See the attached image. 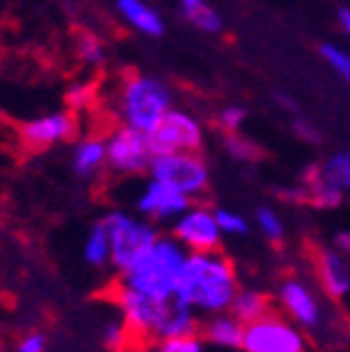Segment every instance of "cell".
Listing matches in <instances>:
<instances>
[{
    "label": "cell",
    "instance_id": "cell-6",
    "mask_svg": "<svg viewBox=\"0 0 350 352\" xmlns=\"http://www.w3.org/2000/svg\"><path fill=\"white\" fill-rule=\"evenodd\" d=\"M243 352H307L304 330L279 311H267L262 318L245 323Z\"/></svg>",
    "mask_w": 350,
    "mask_h": 352
},
{
    "label": "cell",
    "instance_id": "cell-23",
    "mask_svg": "<svg viewBox=\"0 0 350 352\" xmlns=\"http://www.w3.org/2000/svg\"><path fill=\"white\" fill-rule=\"evenodd\" d=\"M321 171L340 191H350V152H336L326 164H321Z\"/></svg>",
    "mask_w": 350,
    "mask_h": 352
},
{
    "label": "cell",
    "instance_id": "cell-10",
    "mask_svg": "<svg viewBox=\"0 0 350 352\" xmlns=\"http://www.w3.org/2000/svg\"><path fill=\"white\" fill-rule=\"evenodd\" d=\"M172 235L184 245L186 252H214L220 248V232L216 210L203 204H192L172 223Z\"/></svg>",
    "mask_w": 350,
    "mask_h": 352
},
{
    "label": "cell",
    "instance_id": "cell-27",
    "mask_svg": "<svg viewBox=\"0 0 350 352\" xmlns=\"http://www.w3.org/2000/svg\"><path fill=\"white\" fill-rule=\"evenodd\" d=\"M66 105L69 110H86L96 103V86L93 81H76L72 86L66 88V96H64Z\"/></svg>",
    "mask_w": 350,
    "mask_h": 352
},
{
    "label": "cell",
    "instance_id": "cell-36",
    "mask_svg": "<svg viewBox=\"0 0 350 352\" xmlns=\"http://www.w3.org/2000/svg\"><path fill=\"white\" fill-rule=\"evenodd\" d=\"M277 100H279V103H282V105H285V108H294V100H291V98H287V96H282V94H279V96H277Z\"/></svg>",
    "mask_w": 350,
    "mask_h": 352
},
{
    "label": "cell",
    "instance_id": "cell-24",
    "mask_svg": "<svg viewBox=\"0 0 350 352\" xmlns=\"http://www.w3.org/2000/svg\"><path fill=\"white\" fill-rule=\"evenodd\" d=\"M225 152L238 162H255L260 157L258 144L247 140L240 132H225V142H223Z\"/></svg>",
    "mask_w": 350,
    "mask_h": 352
},
{
    "label": "cell",
    "instance_id": "cell-13",
    "mask_svg": "<svg viewBox=\"0 0 350 352\" xmlns=\"http://www.w3.org/2000/svg\"><path fill=\"white\" fill-rule=\"evenodd\" d=\"M76 132V118L69 110H56L47 116L32 118L22 125V142L32 149H44L69 140Z\"/></svg>",
    "mask_w": 350,
    "mask_h": 352
},
{
    "label": "cell",
    "instance_id": "cell-29",
    "mask_svg": "<svg viewBox=\"0 0 350 352\" xmlns=\"http://www.w3.org/2000/svg\"><path fill=\"white\" fill-rule=\"evenodd\" d=\"M321 56L329 61L331 69H333L345 83H350V54L348 52L338 50L336 44H321Z\"/></svg>",
    "mask_w": 350,
    "mask_h": 352
},
{
    "label": "cell",
    "instance_id": "cell-9",
    "mask_svg": "<svg viewBox=\"0 0 350 352\" xmlns=\"http://www.w3.org/2000/svg\"><path fill=\"white\" fill-rule=\"evenodd\" d=\"M105 149H108V166L125 176L143 174L154 160L147 132L125 125V122L105 138Z\"/></svg>",
    "mask_w": 350,
    "mask_h": 352
},
{
    "label": "cell",
    "instance_id": "cell-5",
    "mask_svg": "<svg viewBox=\"0 0 350 352\" xmlns=\"http://www.w3.org/2000/svg\"><path fill=\"white\" fill-rule=\"evenodd\" d=\"M113 301L121 311L125 328L130 330L132 340L154 342L162 338V323H165L169 298H165V301L152 298L118 279V284L113 286Z\"/></svg>",
    "mask_w": 350,
    "mask_h": 352
},
{
    "label": "cell",
    "instance_id": "cell-26",
    "mask_svg": "<svg viewBox=\"0 0 350 352\" xmlns=\"http://www.w3.org/2000/svg\"><path fill=\"white\" fill-rule=\"evenodd\" d=\"M216 220H218L220 232L230 237H245L250 232V220L245 218L243 213L238 210H230V208H216Z\"/></svg>",
    "mask_w": 350,
    "mask_h": 352
},
{
    "label": "cell",
    "instance_id": "cell-34",
    "mask_svg": "<svg viewBox=\"0 0 350 352\" xmlns=\"http://www.w3.org/2000/svg\"><path fill=\"white\" fill-rule=\"evenodd\" d=\"M333 245H336V250H338V252H343L345 257H350V232H338Z\"/></svg>",
    "mask_w": 350,
    "mask_h": 352
},
{
    "label": "cell",
    "instance_id": "cell-22",
    "mask_svg": "<svg viewBox=\"0 0 350 352\" xmlns=\"http://www.w3.org/2000/svg\"><path fill=\"white\" fill-rule=\"evenodd\" d=\"M150 352H208V342L201 338V333H189L150 342Z\"/></svg>",
    "mask_w": 350,
    "mask_h": 352
},
{
    "label": "cell",
    "instance_id": "cell-17",
    "mask_svg": "<svg viewBox=\"0 0 350 352\" xmlns=\"http://www.w3.org/2000/svg\"><path fill=\"white\" fill-rule=\"evenodd\" d=\"M72 166L79 176L91 179L99 174L103 166H108V149H105V140L99 135H86V138L76 140L72 152Z\"/></svg>",
    "mask_w": 350,
    "mask_h": 352
},
{
    "label": "cell",
    "instance_id": "cell-18",
    "mask_svg": "<svg viewBox=\"0 0 350 352\" xmlns=\"http://www.w3.org/2000/svg\"><path fill=\"white\" fill-rule=\"evenodd\" d=\"M301 184L309 188V204L321 206V208H336L345 198V191H340L338 186H333V184L323 176L321 166H309V169L304 171Z\"/></svg>",
    "mask_w": 350,
    "mask_h": 352
},
{
    "label": "cell",
    "instance_id": "cell-20",
    "mask_svg": "<svg viewBox=\"0 0 350 352\" xmlns=\"http://www.w3.org/2000/svg\"><path fill=\"white\" fill-rule=\"evenodd\" d=\"M81 252H83V262L96 267V270H103V267L110 264V237L103 220L93 223L91 230L86 232Z\"/></svg>",
    "mask_w": 350,
    "mask_h": 352
},
{
    "label": "cell",
    "instance_id": "cell-12",
    "mask_svg": "<svg viewBox=\"0 0 350 352\" xmlns=\"http://www.w3.org/2000/svg\"><path fill=\"white\" fill-rule=\"evenodd\" d=\"M194 201L189 196H184L181 191H176L174 186L165 182H157L150 176V182L143 186V191L135 198V210L143 218L152 220V223H174L181 213H184Z\"/></svg>",
    "mask_w": 350,
    "mask_h": 352
},
{
    "label": "cell",
    "instance_id": "cell-28",
    "mask_svg": "<svg viewBox=\"0 0 350 352\" xmlns=\"http://www.w3.org/2000/svg\"><path fill=\"white\" fill-rule=\"evenodd\" d=\"M76 50H79V59L88 66H101L105 61V44L96 34H81Z\"/></svg>",
    "mask_w": 350,
    "mask_h": 352
},
{
    "label": "cell",
    "instance_id": "cell-15",
    "mask_svg": "<svg viewBox=\"0 0 350 352\" xmlns=\"http://www.w3.org/2000/svg\"><path fill=\"white\" fill-rule=\"evenodd\" d=\"M201 338L208 345L220 347V350H240L243 345V333H245V323L240 318L225 311V314L206 316L198 328Z\"/></svg>",
    "mask_w": 350,
    "mask_h": 352
},
{
    "label": "cell",
    "instance_id": "cell-1",
    "mask_svg": "<svg viewBox=\"0 0 350 352\" xmlns=\"http://www.w3.org/2000/svg\"><path fill=\"white\" fill-rule=\"evenodd\" d=\"M238 289L240 284H238L236 264L220 250L189 252L179 272L174 296L206 318V316L230 311Z\"/></svg>",
    "mask_w": 350,
    "mask_h": 352
},
{
    "label": "cell",
    "instance_id": "cell-35",
    "mask_svg": "<svg viewBox=\"0 0 350 352\" xmlns=\"http://www.w3.org/2000/svg\"><path fill=\"white\" fill-rule=\"evenodd\" d=\"M338 20H340V25H343V30L350 34V8H343V10L338 12Z\"/></svg>",
    "mask_w": 350,
    "mask_h": 352
},
{
    "label": "cell",
    "instance_id": "cell-16",
    "mask_svg": "<svg viewBox=\"0 0 350 352\" xmlns=\"http://www.w3.org/2000/svg\"><path fill=\"white\" fill-rule=\"evenodd\" d=\"M115 8L123 20L145 37H162L165 34V20L145 0H115Z\"/></svg>",
    "mask_w": 350,
    "mask_h": 352
},
{
    "label": "cell",
    "instance_id": "cell-11",
    "mask_svg": "<svg viewBox=\"0 0 350 352\" xmlns=\"http://www.w3.org/2000/svg\"><path fill=\"white\" fill-rule=\"evenodd\" d=\"M277 301L282 314L291 318L301 330H318L323 323V306L316 292L304 279L289 276L279 284Z\"/></svg>",
    "mask_w": 350,
    "mask_h": 352
},
{
    "label": "cell",
    "instance_id": "cell-33",
    "mask_svg": "<svg viewBox=\"0 0 350 352\" xmlns=\"http://www.w3.org/2000/svg\"><path fill=\"white\" fill-rule=\"evenodd\" d=\"M294 132L299 135L301 140H307V142H318V140H321V132H318L316 127H313L311 122H307V120H296L294 122Z\"/></svg>",
    "mask_w": 350,
    "mask_h": 352
},
{
    "label": "cell",
    "instance_id": "cell-21",
    "mask_svg": "<svg viewBox=\"0 0 350 352\" xmlns=\"http://www.w3.org/2000/svg\"><path fill=\"white\" fill-rule=\"evenodd\" d=\"M179 10L186 20L192 22L194 28L201 32H220L223 30V20L214 10V6H208V0H179Z\"/></svg>",
    "mask_w": 350,
    "mask_h": 352
},
{
    "label": "cell",
    "instance_id": "cell-31",
    "mask_svg": "<svg viewBox=\"0 0 350 352\" xmlns=\"http://www.w3.org/2000/svg\"><path fill=\"white\" fill-rule=\"evenodd\" d=\"M245 118H247L245 108H240V105H225L218 113V125L223 127L225 132H240Z\"/></svg>",
    "mask_w": 350,
    "mask_h": 352
},
{
    "label": "cell",
    "instance_id": "cell-30",
    "mask_svg": "<svg viewBox=\"0 0 350 352\" xmlns=\"http://www.w3.org/2000/svg\"><path fill=\"white\" fill-rule=\"evenodd\" d=\"M103 342L110 347V350H123V347L127 345V342L132 340L130 338V330L125 328V323H123V318L118 320H108V323L103 325Z\"/></svg>",
    "mask_w": 350,
    "mask_h": 352
},
{
    "label": "cell",
    "instance_id": "cell-4",
    "mask_svg": "<svg viewBox=\"0 0 350 352\" xmlns=\"http://www.w3.org/2000/svg\"><path fill=\"white\" fill-rule=\"evenodd\" d=\"M103 223L110 237V267H115L121 274L130 270L159 237L157 223L143 218L140 213L135 215L127 210H110Z\"/></svg>",
    "mask_w": 350,
    "mask_h": 352
},
{
    "label": "cell",
    "instance_id": "cell-14",
    "mask_svg": "<svg viewBox=\"0 0 350 352\" xmlns=\"http://www.w3.org/2000/svg\"><path fill=\"white\" fill-rule=\"evenodd\" d=\"M316 276L323 294L336 301L345 298L350 294V264L343 252L338 250H318L316 254Z\"/></svg>",
    "mask_w": 350,
    "mask_h": 352
},
{
    "label": "cell",
    "instance_id": "cell-32",
    "mask_svg": "<svg viewBox=\"0 0 350 352\" xmlns=\"http://www.w3.org/2000/svg\"><path fill=\"white\" fill-rule=\"evenodd\" d=\"M15 352H47V340H44L42 333H28L17 342Z\"/></svg>",
    "mask_w": 350,
    "mask_h": 352
},
{
    "label": "cell",
    "instance_id": "cell-3",
    "mask_svg": "<svg viewBox=\"0 0 350 352\" xmlns=\"http://www.w3.org/2000/svg\"><path fill=\"white\" fill-rule=\"evenodd\" d=\"M172 108V91L162 78L137 74L130 76L121 88V118L125 125L150 132L165 113Z\"/></svg>",
    "mask_w": 350,
    "mask_h": 352
},
{
    "label": "cell",
    "instance_id": "cell-8",
    "mask_svg": "<svg viewBox=\"0 0 350 352\" xmlns=\"http://www.w3.org/2000/svg\"><path fill=\"white\" fill-rule=\"evenodd\" d=\"M154 154H174V152H198L203 144V125L189 110L172 105L165 118L147 132Z\"/></svg>",
    "mask_w": 350,
    "mask_h": 352
},
{
    "label": "cell",
    "instance_id": "cell-19",
    "mask_svg": "<svg viewBox=\"0 0 350 352\" xmlns=\"http://www.w3.org/2000/svg\"><path fill=\"white\" fill-rule=\"evenodd\" d=\"M267 311H272V301L260 289H243L240 286L233 303H230V314L240 318L243 323H252V320L262 318Z\"/></svg>",
    "mask_w": 350,
    "mask_h": 352
},
{
    "label": "cell",
    "instance_id": "cell-2",
    "mask_svg": "<svg viewBox=\"0 0 350 352\" xmlns=\"http://www.w3.org/2000/svg\"><path fill=\"white\" fill-rule=\"evenodd\" d=\"M186 250L174 235H159L147 248V252L123 272L121 281L152 298H172L176 294V281L184 267Z\"/></svg>",
    "mask_w": 350,
    "mask_h": 352
},
{
    "label": "cell",
    "instance_id": "cell-25",
    "mask_svg": "<svg viewBox=\"0 0 350 352\" xmlns=\"http://www.w3.org/2000/svg\"><path fill=\"white\" fill-rule=\"evenodd\" d=\"M255 226H258V230L272 242H279L285 237V223H282L277 210L269 208V206H260V208L255 210Z\"/></svg>",
    "mask_w": 350,
    "mask_h": 352
},
{
    "label": "cell",
    "instance_id": "cell-7",
    "mask_svg": "<svg viewBox=\"0 0 350 352\" xmlns=\"http://www.w3.org/2000/svg\"><path fill=\"white\" fill-rule=\"evenodd\" d=\"M147 171L152 179L169 184L192 201L201 198L208 191V184H211V171H208V164L198 152L154 154Z\"/></svg>",
    "mask_w": 350,
    "mask_h": 352
}]
</instances>
